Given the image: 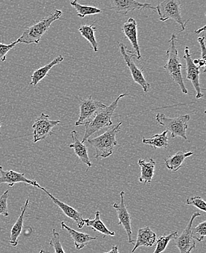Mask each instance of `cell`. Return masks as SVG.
<instances>
[{
	"instance_id": "obj_15",
	"label": "cell",
	"mask_w": 206,
	"mask_h": 253,
	"mask_svg": "<svg viewBox=\"0 0 206 253\" xmlns=\"http://www.w3.org/2000/svg\"><path fill=\"white\" fill-rule=\"evenodd\" d=\"M40 189L43 190V191L48 195V197L51 199V201L54 203V204H56L59 208L62 210V211H63L64 214H65L67 217L70 218V219H73V220H74L75 222H76L78 228H79V229H82V228H83V225H84V219L82 217V214H81L79 211L75 210L73 207H70L68 204H65V203L62 202V201H59V199L55 198L53 195L51 194L48 190H45L44 187H41Z\"/></svg>"
},
{
	"instance_id": "obj_8",
	"label": "cell",
	"mask_w": 206,
	"mask_h": 253,
	"mask_svg": "<svg viewBox=\"0 0 206 253\" xmlns=\"http://www.w3.org/2000/svg\"><path fill=\"white\" fill-rule=\"evenodd\" d=\"M59 120H51L49 116L42 113L33 124V142L37 143L38 141L45 139L48 136L51 135L53 129L60 124Z\"/></svg>"
},
{
	"instance_id": "obj_18",
	"label": "cell",
	"mask_w": 206,
	"mask_h": 253,
	"mask_svg": "<svg viewBox=\"0 0 206 253\" xmlns=\"http://www.w3.org/2000/svg\"><path fill=\"white\" fill-rule=\"evenodd\" d=\"M71 136L73 138V143L70 144L69 147L74 150L76 156L81 160L82 163L88 166V169H89L92 166V164L88 158V149H87L86 145L84 144V143L79 141L78 133L76 130L71 131Z\"/></svg>"
},
{
	"instance_id": "obj_36",
	"label": "cell",
	"mask_w": 206,
	"mask_h": 253,
	"mask_svg": "<svg viewBox=\"0 0 206 253\" xmlns=\"http://www.w3.org/2000/svg\"><path fill=\"white\" fill-rule=\"evenodd\" d=\"M206 61L203 60V59H199L198 60V67L199 68H204L206 66Z\"/></svg>"
},
{
	"instance_id": "obj_22",
	"label": "cell",
	"mask_w": 206,
	"mask_h": 253,
	"mask_svg": "<svg viewBox=\"0 0 206 253\" xmlns=\"http://www.w3.org/2000/svg\"><path fill=\"white\" fill-rule=\"evenodd\" d=\"M64 57L60 55L58 56L57 57L55 58L52 62L48 63V65H45V66L42 67V68H39V69L36 70L33 74L31 76V82L30 84L33 85V86H37L38 84L42 80L45 76L48 75V72L51 71V68H53L55 65L60 64L61 62H63Z\"/></svg>"
},
{
	"instance_id": "obj_26",
	"label": "cell",
	"mask_w": 206,
	"mask_h": 253,
	"mask_svg": "<svg viewBox=\"0 0 206 253\" xmlns=\"http://www.w3.org/2000/svg\"><path fill=\"white\" fill-rule=\"evenodd\" d=\"M79 33L82 37L85 38L90 45L92 47L94 52L98 51V43L96 41L95 32L97 31V27L94 26V23L91 25H82L79 28Z\"/></svg>"
},
{
	"instance_id": "obj_34",
	"label": "cell",
	"mask_w": 206,
	"mask_h": 253,
	"mask_svg": "<svg viewBox=\"0 0 206 253\" xmlns=\"http://www.w3.org/2000/svg\"><path fill=\"white\" fill-rule=\"evenodd\" d=\"M198 41L200 43V45H201V56H202V59L203 60L206 61V48L205 44V36L198 38Z\"/></svg>"
},
{
	"instance_id": "obj_37",
	"label": "cell",
	"mask_w": 206,
	"mask_h": 253,
	"mask_svg": "<svg viewBox=\"0 0 206 253\" xmlns=\"http://www.w3.org/2000/svg\"><path fill=\"white\" fill-rule=\"evenodd\" d=\"M206 30V25L204 26V27H202V28L199 29V30H196L195 31V33L196 34H199V33H202V32H205Z\"/></svg>"
},
{
	"instance_id": "obj_31",
	"label": "cell",
	"mask_w": 206,
	"mask_h": 253,
	"mask_svg": "<svg viewBox=\"0 0 206 253\" xmlns=\"http://www.w3.org/2000/svg\"><path fill=\"white\" fill-rule=\"evenodd\" d=\"M187 205L194 206L201 211H206V203L202 198L200 196H192L188 198L186 201Z\"/></svg>"
},
{
	"instance_id": "obj_17",
	"label": "cell",
	"mask_w": 206,
	"mask_h": 253,
	"mask_svg": "<svg viewBox=\"0 0 206 253\" xmlns=\"http://www.w3.org/2000/svg\"><path fill=\"white\" fill-rule=\"evenodd\" d=\"M61 227H62V229L66 230L68 231V234L73 239L75 246L78 251H81L91 241L97 239V238L94 237V236H90L89 234H84V233L79 232V231L70 228L65 222H61Z\"/></svg>"
},
{
	"instance_id": "obj_21",
	"label": "cell",
	"mask_w": 206,
	"mask_h": 253,
	"mask_svg": "<svg viewBox=\"0 0 206 253\" xmlns=\"http://www.w3.org/2000/svg\"><path fill=\"white\" fill-rule=\"evenodd\" d=\"M138 165L140 167V176L139 178L140 182L144 184L152 183L155 174L156 162L153 159L146 161L145 160L140 159L138 161Z\"/></svg>"
},
{
	"instance_id": "obj_10",
	"label": "cell",
	"mask_w": 206,
	"mask_h": 253,
	"mask_svg": "<svg viewBox=\"0 0 206 253\" xmlns=\"http://www.w3.org/2000/svg\"><path fill=\"white\" fill-rule=\"evenodd\" d=\"M106 106L101 102L94 100L92 96L82 99L79 103V107H80L79 118L78 121H76L75 126H83L97 111L104 109Z\"/></svg>"
},
{
	"instance_id": "obj_28",
	"label": "cell",
	"mask_w": 206,
	"mask_h": 253,
	"mask_svg": "<svg viewBox=\"0 0 206 253\" xmlns=\"http://www.w3.org/2000/svg\"><path fill=\"white\" fill-rule=\"evenodd\" d=\"M177 236H178V232H177L176 231H171V232L167 234V235L164 234V235L160 236V237L156 241L155 244L157 245V246H156V249L154 253H162L163 251H165L169 242Z\"/></svg>"
},
{
	"instance_id": "obj_2",
	"label": "cell",
	"mask_w": 206,
	"mask_h": 253,
	"mask_svg": "<svg viewBox=\"0 0 206 253\" xmlns=\"http://www.w3.org/2000/svg\"><path fill=\"white\" fill-rule=\"evenodd\" d=\"M62 15V12L61 10H55L49 16L27 27L22 35L18 38V43H25L27 45L39 44L42 37L49 30L52 23L59 20Z\"/></svg>"
},
{
	"instance_id": "obj_38",
	"label": "cell",
	"mask_w": 206,
	"mask_h": 253,
	"mask_svg": "<svg viewBox=\"0 0 206 253\" xmlns=\"http://www.w3.org/2000/svg\"><path fill=\"white\" fill-rule=\"evenodd\" d=\"M38 253H45V251H44V250H41V251H40V252Z\"/></svg>"
},
{
	"instance_id": "obj_3",
	"label": "cell",
	"mask_w": 206,
	"mask_h": 253,
	"mask_svg": "<svg viewBox=\"0 0 206 253\" xmlns=\"http://www.w3.org/2000/svg\"><path fill=\"white\" fill-rule=\"evenodd\" d=\"M177 37L175 34H172L170 41H169L168 49L166 51L167 61L163 68L169 76L172 78V80L179 86L180 89L184 94L188 93L187 88L184 83L181 70L184 68V65L181 63L179 56H178V49L176 48Z\"/></svg>"
},
{
	"instance_id": "obj_19",
	"label": "cell",
	"mask_w": 206,
	"mask_h": 253,
	"mask_svg": "<svg viewBox=\"0 0 206 253\" xmlns=\"http://www.w3.org/2000/svg\"><path fill=\"white\" fill-rule=\"evenodd\" d=\"M157 235L149 226L140 228L137 231L136 242L132 249L133 253L140 247H152L155 245Z\"/></svg>"
},
{
	"instance_id": "obj_25",
	"label": "cell",
	"mask_w": 206,
	"mask_h": 253,
	"mask_svg": "<svg viewBox=\"0 0 206 253\" xmlns=\"http://www.w3.org/2000/svg\"><path fill=\"white\" fill-rule=\"evenodd\" d=\"M167 132L165 130L161 134H156L153 137L150 138H143V144L149 145L153 146L154 149H167L168 147V138H167Z\"/></svg>"
},
{
	"instance_id": "obj_14",
	"label": "cell",
	"mask_w": 206,
	"mask_h": 253,
	"mask_svg": "<svg viewBox=\"0 0 206 253\" xmlns=\"http://www.w3.org/2000/svg\"><path fill=\"white\" fill-rule=\"evenodd\" d=\"M17 183H24L39 189L41 187L36 181L26 178L24 173H18L12 170H4L2 167L0 166V184H7L10 187H13Z\"/></svg>"
},
{
	"instance_id": "obj_35",
	"label": "cell",
	"mask_w": 206,
	"mask_h": 253,
	"mask_svg": "<svg viewBox=\"0 0 206 253\" xmlns=\"http://www.w3.org/2000/svg\"><path fill=\"white\" fill-rule=\"evenodd\" d=\"M104 253H120V252H119L118 246H117V245H113L112 249L111 250V251Z\"/></svg>"
},
{
	"instance_id": "obj_29",
	"label": "cell",
	"mask_w": 206,
	"mask_h": 253,
	"mask_svg": "<svg viewBox=\"0 0 206 253\" xmlns=\"http://www.w3.org/2000/svg\"><path fill=\"white\" fill-rule=\"evenodd\" d=\"M192 237L198 242H202L206 236V220L198 224L196 227L192 228Z\"/></svg>"
},
{
	"instance_id": "obj_20",
	"label": "cell",
	"mask_w": 206,
	"mask_h": 253,
	"mask_svg": "<svg viewBox=\"0 0 206 253\" xmlns=\"http://www.w3.org/2000/svg\"><path fill=\"white\" fill-rule=\"evenodd\" d=\"M29 199H27L25 204L21 208V214L18 217L17 220L15 222L10 231V237L9 242L12 247H16L18 245V238L22 232L23 226H24V217H25L26 211L28 208Z\"/></svg>"
},
{
	"instance_id": "obj_7",
	"label": "cell",
	"mask_w": 206,
	"mask_h": 253,
	"mask_svg": "<svg viewBox=\"0 0 206 253\" xmlns=\"http://www.w3.org/2000/svg\"><path fill=\"white\" fill-rule=\"evenodd\" d=\"M121 54L123 56L126 66L130 71L132 79L137 84L140 85L144 92H148L150 89V84L146 82L144 76H143V69L137 68L134 62V59H137L136 55L134 51L127 50L126 45H124L122 42H119Z\"/></svg>"
},
{
	"instance_id": "obj_16",
	"label": "cell",
	"mask_w": 206,
	"mask_h": 253,
	"mask_svg": "<svg viewBox=\"0 0 206 253\" xmlns=\"http://www.w3.org/2000/svg\"><path fill=\"white\" fill-rule=\"evenodd\" d=\"M122 30L124 36L132 44L134 53L137 56V59H141V54H140V46H139L138 39H137L136 21L134 18H129L127 21L122 26Z\"/></svg>"
},
{
	"instance_id": "obj_4",
	"label": "cell",
	"mask_w": 206,
	"mask_h": 253,
	"mask_svg": "<svg viewBox=\"0 0 206 253\" xmlns=\"http://www.w3.org/2000/svg\"><path fill=\"white\" fill-rule=\"evenodd\" d=\"M122 123L111 126L103 134L96 138L88 140V143L95 149L96 159H105L113 155L114 147L117 146V134L121 130Z\"/></svg>"
},
{
	"instance_id": "obj_5",
	"label": "cell",
	"mask_w": 206,
	"mask_h": 253,
	"mask_svg": "<svg viewBox=\"0 0 206 253\" xmlns=\"http://www.w3.org/2000/svg\"><path fill=\"white\" fill-rule=\"evenodd\" d=\"M156 11L160 21L165 22L172 19L181 27V32L184 31L189 19H183L181 16V4L179 0H164L156 7Z\"/></svg>"
},
{
	"instance_id": "obj_30",
	"label": "cell",
	"mask_w": 206,
	"mask_h": 253,
	"mask_svg": "<svg viewBox=\"0 0 206 253\" xmlns=\"http://www.w3.org/2000/svg\"><path fill=\"white\" fill-rule=\"evenodd\" d=\"M49 245L50 246L53 248L54 253H65L63 247H62V244H61L60 236H59V233L56 231L55 228L53 229L52 238L51 241H50Z\"/></svg>"
},
{
	"instance_id": "obj_27",
	"label": "cell",
	"mask_w": 206,
	"mask_h": 253,
	"mask_svg": "<svg viewBox=\"0 0 206 253\" xmlns=\"http://www.w3.org/2000/svg\"><path fill=\"white\" fill-rule=\"evenodd\" d=\"M70 4L76 9L78 16L80 18H83L87 16H93L102 13L101 9L92 6L83 5L80 4L78 0L70 1Z\"/></svg>"
},
{
	"instance_id": "obj_6",
	"label": "cell",
	"mask_w": 206,
	"mask_h": 253,
	"mask_svg": "<svg viewBox=\"0 0 206 253\" xmlns=\"http://www.w3.org/2000/svg\"><path fill=\"white\" fill-rule=\"evenodd\" d=\"M190 120V115L184 114L175 118H169L163 113H158L156 115V121L160 126H165L166 130L171 133L172 138L181 137L187 140L186 132L188 129V122Z\"/></svg>"
},
{
	"instance_id": "obj_23",
	"label": "cell",
	"mask_w": 206,
	"mask_h": 253,
	"mask_svg": "<svg viewBox=\"0 0 206 253\" xmlns=\"http://www.w3.org/2000/svg\"><path fill=\"white\" fill-rule=\"evenodd\" d=\"M194 155V152H176L175 155L165 159V166L168 170H171L172 172H176L179 170L182 166L183 163L185 161L186 158L192 156Z\"/></svg>"
},
{
	"instance_id": "obj_13",
	"label": "cell",
	"mask_w": 206,
	"mask_h": 253,
	"mask_svg": "<svg viewBox=\"0 0 206 253\" xmlns=\"http://www.w3.org/2000/svg\"><path fill=\"white\" fill-rule=\"evenodd\" d=\"M121 202L120 204H113V207L117 211L119 218L118 225H122L124 229L126 231L128 237V243L133 244L135 241L132 239V226H131V216L128 212L127 209L124 203V192L120 193Z\"/></svg>"
},
{
	"instance_id": "obj_39",
	"label": "cell",
	"mask_w": 206,
	"mask_h": 253,
	"mask_svg": "<svg viewBox=\"0 0 206 253\" xmlns=\"http://www.w3.org/2000/svg\"><path fill=\"white\" fill-rule=\"evenodd\" d=\"M1 123H0V129H1Z\"/></svg>"
},
{
	"instance_id": "obj_32",
	"label": "cell",
	"mask_w": 206,
	"mask_h": 253,
	"mask_svg": "<svg viewBox=\"0 0 206 253\" xmlns=\"http://www.w3.org/2000/svg\"><path fill=\"white\" fill-rule=\"evenodd\" d=\"M9 190H6L0 196V215L4 217H8V206H7V200H8Z\"/></svg>"
},
{
	"instance_id": "obj_1",
	"label": "cell",
	"mask_w": 206,
	"mask_h": 253,
	"mask_svg": "<svg viewBox=\"0 0 206 253\" xmlns=\"http://www.w3.org/2000/svg\"><path fill=\"white\" fill-rule=\"evenodd\" d=\"M129 95V94L128 93L120 94L109 106H106L104 109L97 111L84 124L85 134L82 142H86L88 138H89L93 134L98 132L100 129L112 126L113 122L111 118L114 111L118 107L120 99Z\"/></svg>"
},
{
	"instance_id": "obj_9",
	"label": "cell",
	"mask_w": 206,
	"mask_h": 253,
	"mask_svg": "<svg viewBox=\"0 0 206 253\" xmlns=\"http://www.w3.org/2000/svg\"><path fill=\"white\" fill-rule=\"evenodd\" d=\"M201 214L199 212L194 213L189 220L188 225L183 231L181 236H177L174 238L175 247L179 250L180 253H192V251L196 248L195 239L192 237V228L195 218L200 217Z\"/></svg>"
},
{
	"instance_id": "obj_33",
	"label": "cell",
	"mask_w": 206,
	"mask_h": 253,
	"mask_svg": "<svg viewBox=\"0 0 206 253\" xmlns=\"http://www.w3.org/2000/svg\"><path fill=\"white\" fill-rule=\"evenodd\" d=\"M17 44V41H14V42L9 44V45H6V44H4L3 42H0V61L1 62H5L6 56H7V53L10 50L13 49Z\"/></svg>"
},
{
	"instance_id": "obj_11",
	"label": "cell",
	"mask_w": 206,
	"mask_h": 253,
	"mask_svg": "<svg viewBox=\"0 0 206 253\" xmlns=\"http://www.w3.org/2000/svg\"><path fill=\"white\" fill-rule=\"evenodd\" d=\"M111 10L121 15H127L129 12L143 9L156 10V7L149 3H141L137 0H110Z\"/></svg>"
},
{
	"instance_id": "obj_12",
	"label": "cell",
	"mask_w": 206,
	"mask_h": 253,
	"mask_svg": "<svg viewBox=\"0 0 206 253\" xmlns=\"http://www.w3.org/2000/svg\"><path fill=\"white\" fill-rule=\"evenodd\" d=\"M184 59H185L186 65L185 70L187 71V80L190 81L196 91V98H202L204 94L202 93V89L201 88V84H200V68L199 67L195 65L193 60L192 59V55L189 53V48L188 46L185 47L184 50Z\"/></svg>"
},
{
	"instance_id": "obj_24",
	"label": "cell",
	"mask_w": 206,
	"mask_h": 253,
	"mask_svg": "<svg viewBox=\"0 0 206 253\" xmlns=\"http://www.w3.org/2000/svg\"><path fill=\"white\" fill-rule=\"evenodd\" d=\"M84 225L88 227H91L94 231L103 234V238H105L106 236H114L116 235L114 231H110L105 226V224L100 219V212L99 211H96L94 219H84Z\"/></svg>"
}]
</instances>
